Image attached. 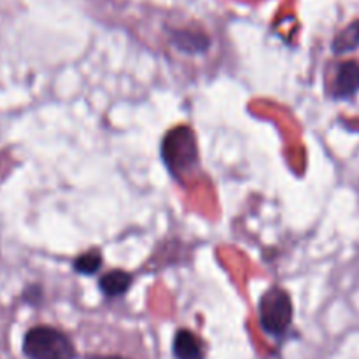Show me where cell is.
Returning a JSON list of instances; mask_svg holds the SVG:
<instances>
[{"label": "cell", "mask_w": 359, "mask_h": 359, "mask_svg": "<svg viewBox=\"0 0 359 359\" xmlns=\"http://www.w3.org/2000/svg\"><path fill=\"white\" fill-rule=\"evenodd\" d=\"M172 351L175 359H205V344L189 330H179L175 333Z\"/></svg>", "instance_id": "5b68a950"}, {"label": "cell", "mask_w": 359, "mask_h": 359, "mask_svg": "<svg viewBox=\"0 0 359 359\" xmlns=\"http://www.w3.org/2000/svg\"><path fill=\"white\" fill-rule=\"evenodd\" d=\"M330 91L337 100H347L359 91V58L347 56L333 67Z\"/></svg>", "instance_id": "277c9868"}, {"label": "cell", "mask_w": 359, "mask_h": 359, "mask_svg": "<svg viewBox=\"0 0 359 359\" xmlns=\"http://www.w3.org/2000/svg\"><path fill=\"white\" fill-rule=\"evenodd\" d=\"M259 325L270 337H283L293 321V304L290 294L280 287H272L258 305Z\"/></svg>", "instance_id": "3957f363"}, {"label": "cell", "mask_w": 359, "mask_h": 359, "mask_svg": "<svg viewBox=\"0 0 359 359\" xmlns=\"http://www.w3.org/2000/svg\"><path fill=\"white\" fill-rule=\"evenodd\" d=\"M102 265V255L98 249H91V251L79 255L74 259V269L84 276H93Z\"/></svg>", "instance_id": "52a82bcc"}, {"label": "cell", "mask_w": 359, "mask_h": 359, "mask_svg": "<svg viewBox=\"0 0 359 359\" xmlns=\"http://www.w3.org/2000/svg\"><path fill=\"white\" fill-rule=\"evenodd\" d=\"M23 354L27 359H76V346L58 328L34 326L25 333Z\"/></svg>", "instance_id": "6da1fadb"}, {"label": "cell", "mask_w": 359, "mask_h": 359, "mask_svg": "<svg viewBox=\"0 0 359 359\" xmlns=\"http://www.w3.org/2000/svg\"><path fill=\"white\" fill-rule=\"evenodd\" d=\"M86 359H125V358H118V356H88Z\"/></svg>", "instance_id": "ba28073f"}, {"label": "cell", "mask_w": 359, "mask_h": 359, "mask_svg": "<svg viewBox=\"0 0 359 359\" xmlns=\"http://www.w3.org/2000/svg\"><path fill=\"white\" fill-rule=\"evenodd\" d=\"M98 286H100L102 293L105 297H121L132 286V276L128 272H125V270H111V272H107L102 277Z\"/></svg>", "instance_id": "8992f818"}, {"label": "cell", "mask_w": 359, "mask_h": 359, "mask_svg": "<svg viewBox=\"0 0 359 359\" xmlns=\"http://www.w3.org/2000/svg\"><path fill=\"white\" fill-rule=\"evenodd\" d=\"M161 154L174 177H184L198 163L196 137L189 126H175L165 135Z\"/></svg>", "instance_id": "7a4b0ae2"}]
</instances>
